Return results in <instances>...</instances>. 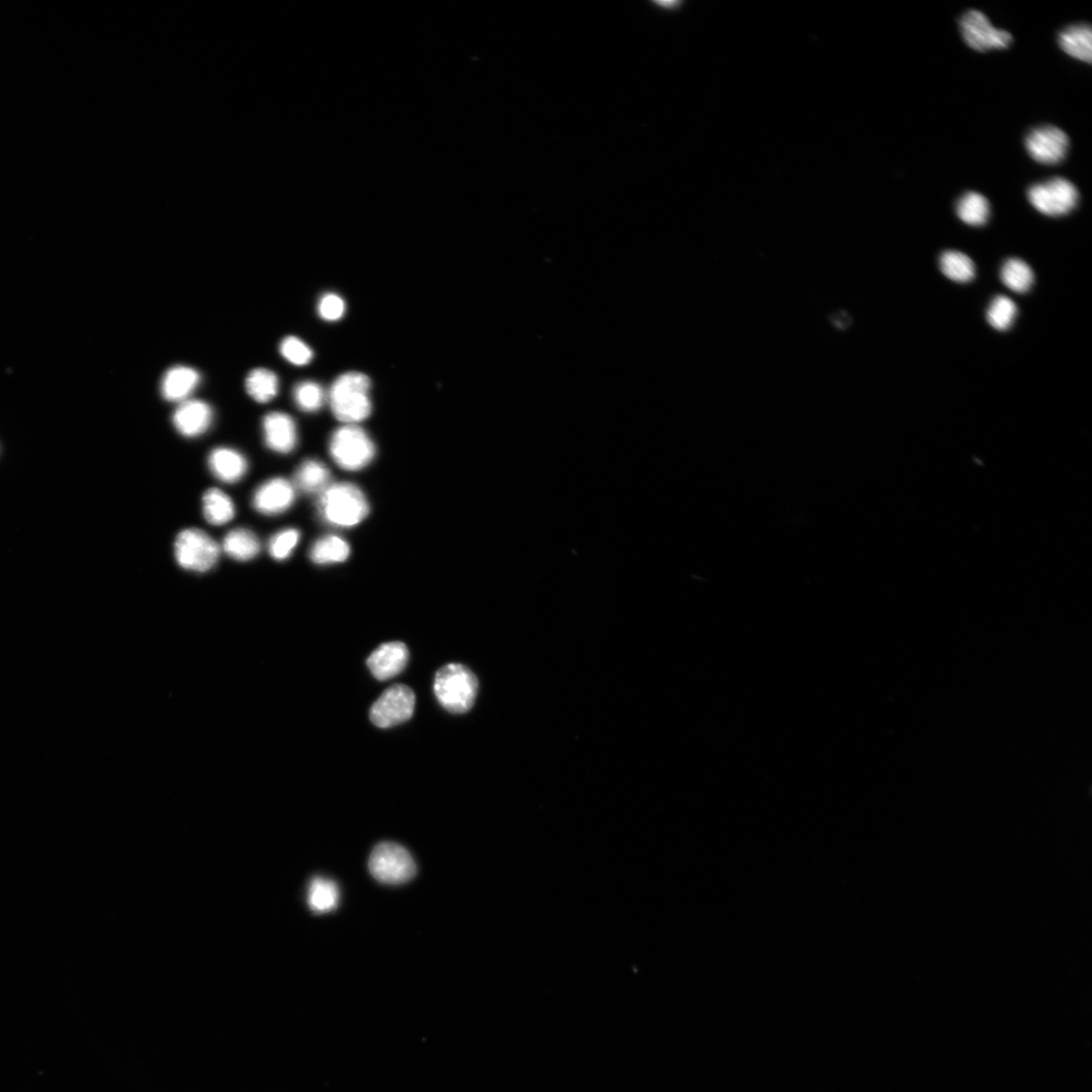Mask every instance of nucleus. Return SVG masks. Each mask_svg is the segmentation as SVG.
<instances>
[{
  "instance_id": "32",
  "label": "nucleus",
  "mask_w": 1092,
  "mask_h": 1092,
  "mask_svg": "<svg viewBox=\"0 0 1092 1092\" xmlns=\"http://www.w3.org/2000/svg\"><path fill=\"white\" fill-rule=\"evenodd\" d=\"M830 323L838 331H845L853 323L852 316L845 310H838L830 316Z\"/></svg>"
},
{
  "instance_id": "1",
  "label": "nucleus",
  "mask_w": 1092,
  "mask_h": 1092,
  "mask_svg": "<svg viewBox=\"0 0 1092 1092\" xmlns=\"http://www.w3.org/2000/svg\"><path fill=\"white\" fill-rule=\"evenodd\" d=\"M370 391L371 379L366 374L357 372L341 374L327 397L335 417L354 426L369 418L373 409Z\"/></svg>"
},
{
  "instance_id": "6",
  "label": "nucleus",
  "mask_w": 1092,
  "mask_h": 1092,
  "mask_svg": "<svg viewBox=\"0 0 1092 1092\" xmlns=\"http://www.w3.org/2000/svg\"><path fill=\"white\" fill-rule=\"evenodd\" d=\"M219 545L205 533L190 528L176 538L174 554L179 565L188 571L205 573L219 560Z\"/></svg>"
},
{
  "instance_id": "4",
  "label": "nucleus",
  "mask_w": 1092,
  "mask_h": 1092,
  "mask_svg": "<svg viewBox=\"0 0 1092 1092\" xmlns=\"http://www.w3.org/2000/svg\"><path fill=\"white\" fill-rule=\"evenodd\" d=\"M330 453L334 462L343 470L360 471L373 462L375 446L364 430L349 425L333 433Z\"/></svg>"
},
{
  "instance_id": "29",
  "label": "nucleus",
  "mask_w": 1092,
  "mask_h": 1092,
  "mask_svg": "<svg viewBox=\"0 0 1092 1092\" xmlns=\"http://www.w3.org/2000/svg\"><path fill=\"white\" fill-rule=\"evenodd\" d=\"M300 533L294 528H289L274 535L268 544V550L272 558L285 560L294 551L300 541Z\"/></svg>"
},
{
  "instance_id": "23",
  "label": "nucleus",
  "mask_w": 1092,
  "mask_h": 1092,
  "mask_svg": "<svg viewBox=\"0 0 1092 1092\" xmlns=\"http://www.w3.org/2000/svg\"><path fill=\"white\" fill-rule=\"evenodd\" d=\"M1001 277L1006 287L1019 294L1029 292L1034 285L1032 268L1025 261L1016 259L1005 262Z\"/></svg>"
},
{
  "instance_id": "16",
  "label": "nucleus",
  "mask_w": 1092,
  "mask_h": 1092,
  "mask_svg": "<svg viewBox=\"0 0 1092 1092\" xmlns=\"http://www.w3.org/2000/svg\"><path fill=\"white\" fill-rule=\"evenodd\" d=\"M201 381L200 374L189 367H174L163 376L161 392L169 402L183 403L197 389Z\"/></svg>"
},
{
  "instance_id": "12",
  "label": "nucleus",
  "mask_w": 1092,
  "mask_h": 1092,
  "mask_svg": "<svg viewBox=\"0 0 1092 1092\" xmlns=\"http://www.w3.org/2000/svg\"><path fill=\"white\" fill-rule=\"evenodd\" d=\"M409 651L405 644L400 642L386 643L379 646L368 659V666L373 676L379 681H386L401 674L407 665Z\"/></svg>"
},
{
  "instance_id": "25",
  "label": "nucleus",
  "mask_w": 1092,
  "mask_h": 1092,
  "mask_svg": "<svg viewBox=\"0 0 1092 1092\" xmlns=\"http://www.w3.org/2000/svg\"><path fill=\"white\" fill-rule=\"evenodd\" d=\"M944 275L957 283H969L975 277V265L970 258L958 252H945L940 258Z\"/></svg>"
},
{
  "instance_id": "13",
  "label": "nucleus",
  "mask_w": 1092,
  "mask_h": 1092,
  "mask_svg": "<svg viewBox=\"0 0 1092 1092\" xmlns=\"http://www.w3.org/2000/svg\"><path fill=\"white\" fill-rule=\"evenodd\" d=\"M213 415V410L203 401L187 400L175 410L173 426L186 437H198L207 431Z\"/></svg>"
},
{
  "instance_id": "28",
  "label": "nucleus",
  "mask_w": 1092,
  "mask_h": 1092,
  "mask_svg": "<svg viewBox=\"0 0 1092 1092\" xmlns=\"http://www.w3.org/2000/svg\"><path fill=\"white\" fill-rule=\"evenodd\" d=\"M1017 314L1015 304L1006 297H997L988 311L989 323L999 331L1010 328Z\"/></svg>"
},
{
  "instance_id": "22",
  "label": "nucleus",
  "mask_w": 1092,
  "mask_h": 1092,
  "mask_svg": "<svg viewBox=\"0 0 1092 1092\" xmlns=\"http://www.w3.org/2000/svg\"><path fill=\"white\" fill-rule=\"evenodd\" d=\"M350 554L347 542L336 536H328L316 541L311 548L310 557L318 565H328L345 561Z\"/></svg>"
},
{
  "instance_id": "2",
  "label": "nucleus",
  "mask_w": 1092,
  "mask_h": 1092,
  "mask_svg": "<svg viewBox=\"0 0 1092 1092\" xmlns=\"http://www.w3.org/2000/svg\"><path fill=\"white\" fill-rule=\"evenodd\" d=\"M321 518L330 525L352 527L364 521L370 512L363 490L356 485L337 483L321 492L318 501Z\"/></svg>"
},
{
  "instance_id": "21",
  "label": "nucleus",
  "mask_w": 1092,
  "mask_h": 1092,
  "mask_svg": "<svg viewBox=\"0 0 1092 1092\" xmlns=\"http://www.w3.org/2000/svg\"><path fill=\"white\" fill-rule=\"evenodd\" d=\"M203 515L215 526L229 523L235 516V506L228 495L219 489H209L203 495Z\"/></svg>"
},
{
  "instance_id": "10",
  "label": "nucleus",
  "mask_w": 1092,
  "mask_h": 1092,
  "mask_svg": "<svg viewBox=\"0 0 1092 1092\" xmlns=\"http://www.w3.org/2000/svg\"><path fill=\"white\" fill-rule=\"evenodd\" d=\"M1029 155L1041 164L1061 163L1069 149V137L1062 129L1043 126L1032 130L1026 137Z\"/></svg>"
},
{
  "instance_id": "15",
  "label": "nucleus",
  "mask_w": 1092,
  "mask_h": 1092,
  "mask_svg": "<svg viewBox=\"0 0 1092 1092\" xmlns=\"http://www.w3.org/2000/svg\"><path fill=\"white\" fill-rule=\"evenodd\" d=\"M208 467L218 480L234 484L243 479L249 471V463L237 450L219 447L210 452Z\"/></svg>"
},
{
  "instance_id": "31",
  "label": "nucleus",
  "mask_w": 1092,
  "mask_h": 1092,
  "mask_svg": "<svg viewBox=\"0 0 1092 1092\" xmlns=\"http://www.w3.org/2000/svg\"><path fill=\"white\" fill-rule=\"evenodd\" d=\"M318 312L326 321H338L342 318L345 313V303L343 299L336 294H326L323 296L318 305Z\"/></svg>"
},
{
  "instance_id": "8",
  "label": "nucleus",
  "mask_w": 1092,
  "mask_h": 1092,
  "mask_svg": "<svg viewBox=\"0 0 1092 1092\" xmlns=\"http://www.w3.org/2000/svg\"><path fill=\"white\" fill-rule=\"evenodd\" d=\"M959 27L966 44L977 52L1004 50L1012 43L1008 31L995 28L988 17L976 10L965 13Z\"/></svg>"
},
{
  "instance_id": "5",
  "label": "nucleus",
  "mask_w": 1092,
  "mask_h": 1092,
  "mask_svg": "<svg viewBox=\"0 0 1092 1092\" xmlns=\"http://www.w3.org/2000/svg\"><path fill=\"white\" fill-rule=\"evenodd\" d=\"M369 868L377 882L390 886L409 883L417 872L411 854L402 845L390 841L376 845L371 855Z\"/></svg>"
},
{
  "instance_id": "18",
  "label": "nucleus",
  "mask_w": 1092,
  "mask_h": 1092,
  "mask_svg": "<svg viewBox=\"0 0 1092 1092\" xmlns=\"http://www.w3.org/2000/svg\"><path fill=\"white\" fill-rule=\"evenodd\" d=\"M1061 48L1070 57L1088 64L1092 59V31L1090 26L1078 24L1067 27L1060 33Z\"/></svg>"
},
{
  "instance_id": "30",
  "label": "nucleus",
  "mask_w": 1092,
  "mask_h": 1092,
  "mask_svg": "<svg viewBox=\"0 0 1092 1092\" xmlns=\"http://www.w3.org/2000/svg\"><path fill=\"white\" fill-rule=\"evenodd\" d=\"M280 354L295 366H306L313 359L312 349L301 339L290 336L280 344Z\"/></svg>"
},
{
  "instance_id": "11",
  "label": "nucleus",
  "mask_w": 1092,
  "mask_h": 1092,
  "mask_svg": "<svg viewBox=\"0 0 1092 1092\" xmlns=\"http://www.w3.org/2000/svg\"><path fill=\"white\" fill-rule=\"evenodd\" d=\"M296 499V489L286 479L274 478L266 481L255 492V509L267 516H274L289 510Z\"/></svg>"
},
{
  "instance_id": "24",
  "label": "nucleus",
  "mask_w": 1092,
  "mask_h": 1092,
  "mask_svg": "<svg viewBox=\"0 0 1092 1092\" xmlns=\"http://www.w3.org/2000/svg\"><path fill=\"white\" fill-rule=\"evenodd\" d=\"M245 385L246 391L259 403L270 402L278 392V378L266 369L253 371L246 378Z\"/></svg>"
},
{
  "instance_id": "9",
  "label": "nucleus",
  "mask_w": 1092,
  "mask_h": 1092,
  "mask_svg": "<svg viewBox=\"0 0 1092 1092\" xmlns=\"http://www.w3.org/2000/svg\"><path fill=\"white\" fill-rule=\"evenodd\" d=\"M415 694L405 685L386 689L374 703L370 718L380 728H390L409 720L415 709Z\"/></svg>"
},
{
  "instance_id": "20",
  "label": "nucleus",
  "mask_w": 1092,
  "mask_h": 1092,
  "mask_svg": "<svg viewBox=\"0 0 1092 1092\" xmlns=\"http://www.w3.org/2000/svg\"><path fill=\"white\" fill-rule=\"evenodd\" d=\"M956 213L960 220L967 225L984 226L991 216V204L989 200L981 194L969 192L958 201Z\"/></svg>"
},
{
  "instance_id": "17",
  "label": "nucleus",
  "mask_w": 1092,
  "mask_h": 1092,
  "mask_svg": "<svg viewBox=\"0 0 1092 1092\" xmlns=\"http://www.w3.org/2000/svg\"><path fill=\"white\" fill-rule=\"evenodd\" d=\"M331 473L320 461L307 460L298 468L294 487L305 494H321L331 484Z\"/></svg>"
},
{
  "instance_id": "26",
  "label": "nucleus",
  "mask_w": 1092,
  "mask_h": 1092,
  "mask_svg": "<svg viewBox=\"0 0 1092 1092\" xmlns=\"http://www.w3.org/2000/svg\"><path fill=\"white\" fill-rule=\"evenodd\" d=\"M339 891L330 880L315 878L309 891V905L316 913L327 912L337 906Z\"/></svg>"
},
{
  "instance_id": "27",
  "label": "nucleus",
  "mask_w": 1092,
  "mask_h": 1092,
  "mask_svg": "<svg viewBox=\"0 0 1092 1092\" xmlns=\"http://www.w3.org/2000/svg\"><path fill=\"white\" fill-rule=\"evenodd\" d=\"M327 399L323 387L315 381H303L297 384L294 390V400L304 412L313 413L319 411Z\"/></svg>"
},
{
  "instance_id": "14",
  "label": "nucleus",
  "mask_w": 1092,
  "mask_h": 1092,
  "mask_svg": "<svg viewBox=\"0 0 1092 1092\" xmlns=\"http://www.w3.org/2000/svg\"><path fill=\"white\" fill-rule=\"evenodd\" d=\"M265 444L278 453L292 452L298 443V432L294 419L281 412H272L263 419Z\"/></svg>"
},
{
  "instance_id": "7",
  "label": "nucleus",
  "mask_w": 1092,
  "mask_h": 1092,
  "mask_svg": "<svg viewBox=\"0 0 1092 1092\" xmlns=\"http://www.w3.org/2000/svg\"><path fill=\"white\" fill-rule=\"evenodd\" d=\"M1028 199L1041 214L1062 217L1068 215L1076 207L1079 193L1068 180L1055 178L1032 186L1028 191Z\"/></svg>"
},
{
  "instance_id": "3",
  "label": "nucleus",
  "mask_w": 1092,
  "mask_h": 1092,
  "mask_svg": "<svg viewBox=\"0 0 1092 1092\" xmlns=\"http://www.w3.org/2000/svg\"><path fill=\"white\" fill-rule=\"evenodd\" d=\"M479 683L464 664L448 663L440 668L434 680V693L441 707L451 714H466L473 708Z\"/></svg>"
},
{
  "instance_id": "19",
  "label": "nucleus",
  "mask_w": 1092,
  "mask_h": 1092,
  "mask_svg": "<svg viewBox=\"0 0 1092 1092\" xmlns=\"http://www.w3.org/2000/svg\"><path fill=\"white\" fill-rule=\"evenodd\" d=\"M224 551L233 559L249 561L256 558L261 549L259 539L246 528H236L227 534L223 541Z\"/></svg>"
}]
</instances>
